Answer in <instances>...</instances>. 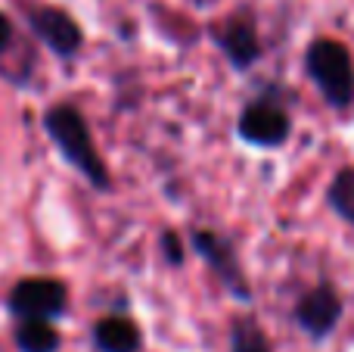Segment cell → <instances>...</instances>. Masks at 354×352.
Wrapping results in <instances>:
<instances>
[{
	"label": "cell",
	"instance_id": "obj_1",
	"mask_svg": "<svg viewBox=\"0 0 354 352\" xmlns=\"http://www.w3.org/2000/svg\"><path fill=\"white\" fill-rule=\"evenodd\" d=\"M47 131L62 147V153L68 156V162H75L93 184H100V187L106 184V166L97 156V150H93L91 131H87L84 118L72 106H53L47 112Z\"/></svg>",
	"mask_w": 354,
	"mask_h": 352
},
{
	"label": "cell",
	"instance_id": "obj_2",
	"mask_svg": "<svg viewBox=\"0 0 354 352\" xmlns=\"http://www.w3.org/2000/svg\"><path fill=\"white\" fill-rule=\"evenodd\" d=\"M308 72L333 106H345L354 94V69L339 41H317L308 50Z\"/></svg>",
	"mask_w": 354,
	"mask_h": 352
},
{
	"label": "cell",
	"instance_id": "obj_3",
	"mask_svg": "<svg viewBox=\"0 0 354 352\" xmlns=\"http://www.w3.org/2000/svg\"><path fill=\"white\" fill-rule=\"evenodd\" d=\"M10 306L22 322H47L50 315L62 312L66 306V287L50 278H31L12 290Z\"/></svg>",
	"mask_w": 354,
	"mask_h": 352
},
{
	"label": "cell",
	"instance_id": "obj_4",
	"mask_svg": "<svg viewBox=\"0 0 354 352\" xmlns=\"http://www.w3.org/2000/svg\"><path fill=\"white\" fill-rule=\"evenodd\" d=\"M239 131L245 141L264 143V147H277L286 141L289 134V118L280 106L274 103H252L239 118Z\"/></svg>",
	"mask_w": 354,
	"mask_h": 352
},
{
	"label": "cell",
	"instance_id": "obj_5",
	"mask_svg": "<svg viewBox=\"0 0 354 352\" xmlns=\"http://www.w3.org/2000/svg\"><path fill=\"white\" fill-rule=\"evenodd\" d=\"M339 315H342V303H339V297L330 290V287L311 290L299 303V312H295L299 324L311 337H326L333 331V324L339 322Z\"/></svg>",
	"mask_w": 354,
	"mask_h": 352
},
{
	"label": "cell",
	"instance_id": "obj_6",
	"mask_svg": "<svg viewBox=\"0 0 354 352\" xmlns=\"http://www.w3.org/2000/svg\"><path fill=\"white\" fill-rule=\"evenodd\" d=\"M31 25H35L37 35L53 50H59V53H72L81 44V31H78V25L72 22V16L62 10H53V6H41V10L31 12Z\"/></svg>",
	"mask_w": 354,
	"mask_h": 352
},
{
	"label": "cell",
	"instance_id": "obj_7",
	"mask_svg": "<svg viewBox=\"0 0 354 352\" xmlns=\"http://www.w3.org/2000/svg\"><path fill=\"white\" fill-rule=\"evenodd\" d=\"M97 346L103 352H137L140 349V331L124 318H106L97 324Z\"/></svg>",
	"mask_w": 354,
	"mask_h": 352
},
{
	"label": "cell",
	"instance_id": "obj_8",
	"mask_svg": "<svg viewBox=\"0 0 354 352\" xmlns=\"http://www.w3.org/2000/svg\"><path fill=\"white\" fill-rule=\"evenodd\" d=\"M218 41L236 66H245V62H252L258 56V41L249 22H227V28L218 31Z\"/></svg>",
	"mask_w": 354,
	"mask_h": 352
},
{
	"label": "cell",
	"instance_id": "obj_9",
	"mask_svg": "<svg viewBox=\"0 0 354 352\" xmlns=\"http://www.w3.org/2000/svg\"><path fill=\"white\" fill-rule=\"evenodd\" d=\"M16 340L22 352H56L59 334L47 322H22L16 331Z\"/></svg>",
	"mask_w": 354,
	"mask_h": 352
},
{
	"label": "cell",
	"instance_id": "obj_10",
	"mask_svg": "<svg viewBox=\"0 0 354 352\" xmlns=\"http://www.w3.org/2000/svg\"><path fill=\"white\" fill-rule=\"evenodd\" d=\"M196 247H199V253H205V259L212 262L218 272H224V281L230 287H236V290H243V284H239V278H236V265H233V259H230V253H227V247L224 243H218L212 234H196Z\"/></svg>",
	"mask_w": 354,
	"mask_h": 352
},
{
	"label": "cell",
	"instance_id": "obj_11",
	"mask_svg": "<svg viewBox=\"0 0 354 352\" xmlns=\"http://www.w3.org/2000/svg\"><path fill=\"white\" fill-rule=\"evenodd\" d=\"M330 203L345 222L354 225V172H342L330 187Z\"/></svg>",
	"mask_w": 354,
	"mask_h": 352
},
{
	"label": "cell",
	"instance_id": "obj_12",
	"mask_svg": "<svg viewBox=\"0 0 354 352\" xmlns=\"http://www.w3.org/2000/svg\"><path fill=\"white\" fill-rule=\"evenodd\" d=\"M233 352H270V343L255 322H239L233 328Z\"/></svg>",
	"mask_w": 354,
	"mask_h": 352
},
{
	"label": "cell",
	"instance_id": "obj_13",
	"mask_svg": "<svg viewBox=\"0 0 354 352\" xmlns=\"http://www.w3.org/2000/svg\"><path fill=\"white\" fill-rule=\"evenodd\" d=\"M10 37H12V28H10V22H6V16H0V50L10 44Z\"/></svg>",
	"mask_w": 354,
	"mask_h": 352
}]
</instances>
